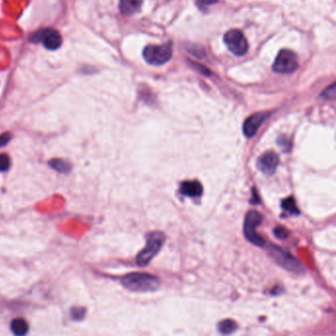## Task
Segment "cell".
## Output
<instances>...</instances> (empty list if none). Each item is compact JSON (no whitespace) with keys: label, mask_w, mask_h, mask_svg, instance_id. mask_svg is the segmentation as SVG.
I'll use <instances>...</instances> for the list:
<instances>
[{"label":"cell","mask_w":336,"mask_h":336,"mask_svg":"<svg viewBox=\"0 0 336 336\" xmlns=\"http://www.w3.org/2000/svg\"><path fill=\"white\" fill-rule=\"evenodd\" d=\"M121 283L133 292H154L160 287V280L150 273L133 272L121 278Z\"/></svg>","instance_id":"1"},{"label":"cell","mask_w":336,"mask_h":336,"mask_svg":"<svg viewBox=\"0 0 336 336\" xmlns=\"http://www.w3.org/2000/svg\"><path fill=\"white\" fill-rule=\"evenodd\" d=\"M165 239L166 236L164 233L159 231L149 233L146 237V246L137 255L136 263L141 268H144L149 265V262L160 252Z\"/></svg>","instance_id":"2"},{"label":"cell","mask_w":336,"mask_h":336,"mask_svg":"<svg viewBox=\"0 0 336 336\" xmlns=\"http://www.w3.org/2000/svg\"><path fill=\"white\" fill-rule=\"evenodd\" d=\"M173 55V46L171 42L163 44H151L144 49L143 57L145 61L151 65L165 64L167 63Z\"/></svg>","instance_id":"3"},{"label":"cell","mask_w":336,"mask_h":336,"mask_svg":"<svg viewBox=\"0 0 336 336\" xmlns=\"http://www.w3.org/2000/svg\"><path fill=\"white\" fill-rule=\"evenodd\" d=\"M269 254L274 260L281 266L283 269L295 274H302L305 272V269L298 259L293 257L290 253L284 251L277 246H269Z\"/></svg>","instance_id":"4"},{"label":"cell","mask_w":336,"mask_h":336,"mask_svg":"<svg viewBox=\"0 0 336 336\" xmlns=\"http://www.w3.org/2000/svg\"><path fill=\"white\" fill-rule=\"evenodd\" d=\"M261 222L262 215L256 210H251L247 213L243 224V233L247 240L257 247L265 246V240L256 232V227Z\"/></svg>","instance_id":"5"},{"label":"cell","mask_w":336,"mask_h":336,"mask_svg":"<svg viewBox=\"0 0 336 336\" xmlns=\"http://www.w3.org/2000/svg\"><path fill=\"white\" fill-rule=\"evenodd\" d=\"M299 67L296 54L289 50L280 51L275 62L272 65V70L279 74H291Z\"/></svg>","instance_id":"6"},{"label":"cell","mask_w":336,"mask_h":336,"mask_svg":"<svg viewBox=\"0 0 336 336\" xmlns=\"http://www.w3.org/2000/svg\"><path fill=\"white\" fill-rule=\"evenodd\" d=\"M224 42L229 51L237 56H242L249 50V43L240 30H230L224 36Z\"/></svg>","instance_id":"7"},{"label":"cell","mask_w":336,"mask_h":336,"mask_svg":"<svg viewBox=\"0 0 336 336\" xmlns=\"http://www.w3.org/2000/svg\"><path fill=\"white\" fill-rule=\"evenodd\" d=\"M30 40L33 42H41L47 50L55 51L62 43L61 35L54 29H43L31 36Z\"/></svg>","instance_id":"8"},{"label":"cell","mask_w":336,"mask_h":336,"mask_svg":"<svg viewBox=\"0 0 336 336\" xmlns=\"http://www.w3.org/2000/svg\"><path fill=\"white\" fill-rule=\"evenodd\" d=\"M278 164H279V157L273 152L264 153L257 159V168L267 176H271L275 173Z\"/></svg>","instance_id":"9"},{"label":"cell","mask_w":336,"mask_h":336,"mask_svg":"<svg viewBox=\"0 0 336 336\" xmlns=\"http://www.w3.org/2000/svg\"><path fill=\"white\" fill-rule=\"evenodd\" d=\"M267 112H256L249 117L243 123V134L247 138H253L265 119L268 117Z\"/></svg>","instance_id":"10"},{"label":"cell","mask_w":336,"mask_h":336,"mask_svg":"<svg viewBox=\"0 0 336 336\" xmlns=\"http://www.w3.org/2000/svg\"><path fill=\"white\" fill-rule=\"evenodd\" d=\"M181 194L190 198H199L203 193L202 185L198 181H185L180 188Z\"/></svg>","instance_id":"11"},{"label":"cell","mask_w":336,"mask_h":336,"mask_svg":"<svg viewBox=\"0 0 336 336\" xmlns=\"http://www.w3.org/2000/svg\"><path fill=\"white\" fill-rule=\"evenodd\" d=\"M142 6V0H121L120 9L121 12L127 16L135 15L140 11Z\"/></svg>","instance_id":"12"},{"label":"cell","mask_w":336,"mask_h":336,"mask_svg":"<svg viewBox=\"0 0 336 336\" xmlns=\"http://www.w3.org/2000/svg\"><path fill=\"white\" fill-rule=\"evenodd\" d=\"M11 330L16 336H25L29 330V324L24 319H14L11 323Z\"/></svg>","instance_id":"13"},{"label":"cell","mask_w":336,"mask_h":336,"mask_svg":"<svg viewBox=\"0 0 336 336\" xmlns=\"http://www.w3.org/2000/svg\"><path fill=\"white\" fill-rule=\"evenodd\" d=\"M217 327H218V330L221 334L230 335V334L234 333L237 330L238 324L233 320L226 319V320H222L220 323H218Z\"/></svg>","instance_id":"14"},{"label":"cell","mask_w":336,"mask_h":336,"mask_svg":"<svg viewBox=\"0 0 336 336\" xmlns=\"http://www.w3.org/2000/svg\"><path fill=\"white\" fill-rule=\"evenodd\" d=\"M49 165L55 171H57L59 173H63V174L64 173L66 174L68 172H70V170H71V164L66 160H63V159H60V158L52 159L49 162Z\"/></svg>","instance_id":"15"},{"label":"cell","mask_w":336,"mask_h":336,"mask_svg":"<svg viewBox=\"0 0 336 336\" xmlns=\"http://www.w3.org/2000/svg\"><path fill=\"white\" fill-rule=\"evenodd\" d=\"M281 207L285 211H287L291 214H299V209L297 207L296 202L293 197H289V198H286L285 200H283Z\"/></svg>","instance_id":"16"},{"label":"cell","mask_w":336,"mask_h":336,"mask_svg":"<svg viewBox=\"0 0 336 336\" xmlns=\"http://www.w3.org/2000/svg\"><path fill=\"white\" fill-rule=\"evenodd\" d=\"M336 97L335 83H333L330 87L325 89L323 93L321 94V98L324 100H334Z\"/></svg>","instance_id":"17"},{"label":"cell","mask_w":336,"mask_h":336,"mask_svg":"<svg viewBox=\"0 0 336 336\" xmlns=\"http://www.w3.org/2000/svg\"><path fill=\"white\" fill-rule=\"evenodd\" d=\"M10 167V158L5 154L0 155V171H6Z\"/></svg>","instance_id":"18"},{"label":"cell","mask_w":336,"mask_h":336,"mask_svg":"<svg viewBox=\"0 0 336 336\" xmlns=\"http://www.w3.org/2000/svg\"><path fill=\"white\" fill-rule=\"evenodd\" d=\"M86 310L84 308H73L71 310V315L74 320H81L85 316Z\"/></svg>","instance_id":"19"},{"label":"cell","mask_w":336,"mask_h":336,"mask_svg":"<svg viewBox=\"0 0 336 336\" xmlns=\"http://www.w3.org/2000/svg\"><path fill=\"white\" fill-rule=\"evenodd\" d=\"M274 235L277 237V238H279V239H285V238H287L288 237V231L284 228V227H282V226H278V227H276L275 229H274Z\"/></svg>","instance_id":"20"},{"label":"cell","mask_w":336,"mask_h":336,"mask_svg":"<svg viewBox=\"0 0 336 336\" xmlns=\"http://www.w3.org/2000/svg\"><path fill=\"white\" fill-rule=\"evenodd\" d=\"M10 140H11V134L10 133H4V134L0 135V148L7 145Z\"/></svg>","instance_id":"21"},{"label":"cell","mask_w":336,"mask_h":336,"mask_svg":"<svg viewBox=\"0 0 336 336\" xmlns=\"http://www.w3.org/2000/svg\"><path fill=\"white\" fill-rule=\"evenodd\" d=\"M203 5H211V4H215L218 0H200Z\"/></svg>","instance_id":"22"}]
</instances>
